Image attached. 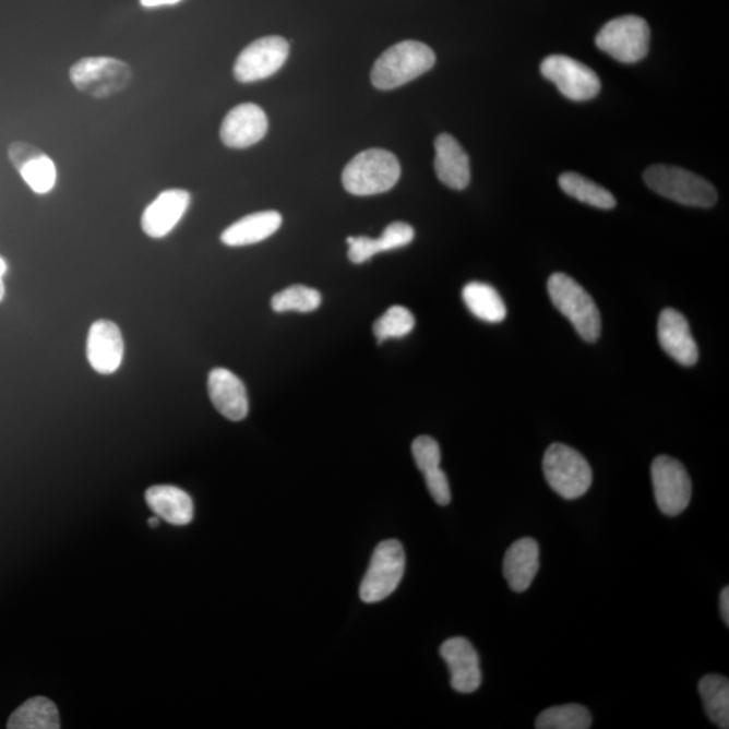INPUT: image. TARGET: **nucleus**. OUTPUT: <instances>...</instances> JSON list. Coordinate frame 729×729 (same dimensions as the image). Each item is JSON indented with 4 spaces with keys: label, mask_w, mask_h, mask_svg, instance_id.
<instances>
[{
    "label": "nucleus",
    "mask_w": 729,
    "mask_h": 729,
    "mask_svg": "<svg viewBox=\"0 0 729 729\" xmlns=\"http://www.w3.org/2000/svg\"><path fill=\"white\" fill-rule=\"evenodd\" d=\"M191 206V193L186 190H167L147 206L142 214L141 227L145 235L159 239L170 235Z\"/></svg>",
    "instance_id": "obj_14"
},
{
    "label": "nucleus",
    "mask_w": 729,
    "mask_h": 729,
    "mask_svg": "<svg viewBox=\"0 0 729 729\" xmlns=\"http://www.w3.org/2000/svg\"><path fill=\"white\" fill-rule=\"evenodd\" d=\"M596 45L612 59L635 64L648 53L650 26L637 15L619 16L601 27Z\"/></svg>",
    "instance_id": "obj_7"
},
{
    "label": "nucleus",
    "mask_w": 729,
    "mask_h": 729,
    "mask_svg": "<svg viewBox=\"0 0 729 729\" xmlns=\"http://www.w3.org/2000/svg\"><path fill=\"white\" fill-rule=\"evenodd\" d=\"M543 473L552 491L566 500L583 498L594 481V471L584 455L562 443H552L546 450Z\"/></svg>",
    "instance_id": "obj_5"
},
{
    "label": "nucleus",
    "mask_w": 729,
    "mask_h": 729,
    "mask_svg": "<svg viewBox=\"0 0 729 729\" xmlns=\"http://www.w3.org/2000/svg\"><path fill=\"white\" fill-rule=\"evenodd\" d=\"M415 327L413 312L402 306H393L374 322L373 333L379 344L393 338L407 337Z\"/></svg>",
    "instance_id": "obj_30"
},
{
    "label": "nucleus",
    "mask_w": 729,
    "mask_h": 729,
    "mask_svg": "<svg viewBox=\"0 0 729 729\" xmlns=\"http://www.w3.org/2000/svg\"><path fill=\"white\" fill-rule=\"evenodd\" d=\"M539 571V545L533 538L516 540L505 552L503 572L510 588L523 594Z\"/></svg>",
    "instance_id": "obj_20"
},
{
    "label": "nucleus",
    "mask_w": 729,
    "mask_h": 729,
    "mask_svg": "<svg viewBox=\"0 0 729 729\" xmlns=\"http://www.w3.org/2000/svg\"><path fill=\"white\" fill-rule=\"evenodd\" d=\"M5 295L3 278H0V301L3 300Z\"/></svg>",
    "instance_id": "obj_36"
},
{
    "label": "nucleus",
    "mask_w": 729,
    "mask_h": 729,
    "mask_svg": "<svg viewBox=\"0 0 729 729\" xmlns=\"http://www.w3.org/2000/svg\"><path fill=\"white\" fill-rule=\"evenodd\" d=\"M8 156L33 192L45 195L53 191L57 182L56 164L39 147L15 141L9 146Z\"/></svg>",
    "instance_id": "obj_12"
},
{
    "label": "nucleus",
    "mask_w": 729,
    "mask_h": 729,
    "mask_svg": "<svg viewBox=\"0 0 729 729\" xmlns=\"http://www.w3.org/2000/svg\"><path fill=\"white\" fill-rule=\"evenodd\" d=\"M180 2L181 0H140V3L146 9L164 8V5H174Z\"/></svg>",
    "instance_id": "obj_34"
},
{
    "label": "nucleus",
    "mask_w": 729,
    "mask_h": 729,
    "mask_svg": "<svg viewBox=\"0 0 729 729\" xmlns=\"http://www.w3.org/2000/svg\"><path fill=\"white\" fill-rule=\"evenodd\" d=\"M124 342L116 323L100 319L89 327L87 337V360L99 374H112L121 368Z\"/></svg>",
    "instance_id": "obj_15"
},
{
    "label": "nucleus",
    "mask_w": 729,
    "mask_h": 729,
    "mask_svg": "<svg viewBox=\"0 0 729 729\" xmlns=\"http://www.w3.org/2000/svg\"><path fill=\"white\" fill-rule=\"evenodd\" d=\"M463 299L468 310L478 319L488 323L503 322L506 307L498 290L489 284L473 282L466 284Z\"/></svg>",
    "instance_id": "obj_24"
},
{
    "label": "nucleus",
    "mask_w": 729,
    "mask_h": 729,
    "mask_svg": "<svg viewBox=\"0 0 729 729\" xmlns=\"http://www.w3.org/2000/svg\"><path fill=\"white\" fill-rule=\"evenodd\" d=\"M540 72L557 85L563 96L574 101L594 99L601 89L597 73L572 57L563 55L546 57L540 65Z\"/></svg>",
    "instance_id": "obj_10"
},
{
    "label": "nucleus",
    "mask_w": 729,
    "mask_h": 729,
    "mask_svg": "<svg viewBox=\"0 0 729 729\" xmlns=\"http://www.w3.org/2000/svg\"><path fill=\"white\" fill-rule=\"evenodd\" d=\"M283 225V216L277 211H260L243 216L222 232L220 241L230 248L249 247L265 241Z\"/></svg>",
    "instance_id": "obj_21"
},
{
    "label": "nucleus",
    "mask_w": 729,
    "mask_h": 729,
    "mask_svg": "<svg viewBox=\"0 0 729 729\" xmlns=\"http://www.w3.org/2000/svg\"><path fill=\"white\" fill-rule=\"evenodd\" d=\"M441 655L449 666L455 692L469 694L480 688L482 682L480 659L468 640L452 637L441 646Z\"/></svg>",
    "instance_id": "obj_17"
},
{
    "label": "nucleus",
    "mask_w": 729,
    "mask_h": 729,
    "mask_svg": "<svg viewBox=\"0 0 729 729\" xmlns=\"http://www.w3.org/2000/svg\"><path fill=\"white\" fill-rule=\"evenodd\" d=\"M415 464L421 473L441 468V447L431 437H419L413 443Z\"/></svg>",
    "instance_id": "obj_31"
},
{
    "label": "nucleus",
    "mask_w": 729,
    "mask_h": 729,
    "mask_svg": "<svg viewBox=\"0 0 729 729\" xmlns=\"http://www.w3.org/2000/svg\"><path fill=\"white\" fill-rule=\"evenodd\" d=\"M289 56V44L278 36L262 37L237 57L235 76L239 83L260 82L280 71Z\"/></svg>",
    "instance_id": "obj_11"
},
{
    "label": "nucleus",
    "mask_w": 729,
    "mask_h": 729,
    "mask_svg": "<svg viewBox=\"0 0 729 729\" xmlns=\"http://www.w3.org/2000/svg\"><path fill=\"white\" fill-rule=\"evenodd\" d=\"M720 609H721V618L725 620V623L729 625V588L722 589L721 596H720Z\"/></svg>",
    "instance_id": "obj_33"
},
{
    "label": "nucleus",
    "mask_w": 729,
    "mask_h": 729,
    "mask_svg": "<svg viewBox=\"0 0 729 729\" xmlns=\"http://www.w3.org/2000/svg\"><path fill=\"white\" fill-rule=\"evenodd\" d=\"M158 524H159V522H158L157 517H152V519L150 521V526L151 527H158Z\"/></svg>",
    "instance_id": "obj_37"
},
{
    "label": "nucleus",
    "mask_w": 729,
    "mask_h": 729,
    "mask_svg": "<svg viewBox=\"0 0 729 729\" xmlns=\"http://www.w3.org/2000/svg\"><path fill=\"white\" fill-rule=\"evenodd\" d=\"M435 61L434 50L429 45L413 39L398 43L374 62L372 83L381 91L402 87L432 70Z\"/></svg>",
    "instance_id": "obj_1"
},
{
    "label": "nucleus",
    "mask_w": 729,
    "mask_h": 729,
    "mask_svg": "<svg viewBox=\"0 0 729 729\" xmlns=\"http://www.w3.org/2000/svg\"><path fill=\"white\" fill-rule=\"evenodd\" d=\"M131 76L129 64L112 57H84L70 70L71 82L80 93L98 99L121 93Z\"/></svg>",
    "instance_id": "obj_6"
},
{
    "label": "nucleus",
    "mask_w": 729,
    "mask_h": 729,
    "mask_svg": "<svg viewBox=\"0 0 729 729\" xmlns=\"http://www.w3.org/2000/svg\"><path fill=\"white\" fill-rule=\"evenodd\" d=\"M9 729H59V710L50 700L34 697L27 700L9 719Z\"/></svg>",
    "instance_id": "obj_25"
},
{
    "label": "nucleus",
    "mask_w": 729,
    "mask_h": 729,
    "mask_svg": "<svg viewBox=\"0 0 729 729\" xmlns=\"http://www.w3.org/2000/svg\"><path fill=\"white\" fill-rule=\"evenodd\" d=\"M322 304V295L315 288L306 286H292L283 289L273 296L272 310L275 312H300L309 313L315 311Z\"/></svg>",
    "instance_id": "obj_29"
},
{
    "label": "nucleus",
    "mask_w": 729,
    "mask_h": 729,
    "mask_svg": "<svg viewBox=\"0 0 729 729\" xmlns=\"http://www.w3.org/2000/svg\"><path fill=\"white\" fill-rule=\"evenodd\" d=\"M208 395L216 411L231 421H241L249 414L247 386L229 369L215 368L208 375Z\"/></svg>",
    "instance_id": "obj_18"
},
{
    "label": "nucleus",
    "mask_w": 729,
    "mask_h": 729,
    "mask_svg": "<svg viewBox=\"0 0 729 729\" xmlns=\"http://www.w3.org/2000/svg\"><path fill=\"white\" fill-rule=\"evenodd\" d=\"M655 500L664 515L674 517L688 509L692 499V480L680 461L659 455L652 465Z\"/></svg>",
    "instance_id": "obj_9"
},
{
    "label": "nucleus",
    "mask_w": 729,
    "mask_h": 729,
    "mask_svg": "<svg viewBox=\"0 0 729 729\" xmlns=\"http://www.w3.org/2000/svg\"><path fill=\"white\" fill-rule=\"evenodd\" d=\"M555 309L569 319L575 332L586 342H596L601 334V315L594 298L565 273H554L547 283Z\"/></svg>",
    "instance_id": "obj_3"
},
{
    "label": "nucleus",
    "mask_w": 729,
    "mask_h": 729,
    "mask_svg": "<svg viewBox=\"0 0 729 729\" xmlns=\"http://www.w3.org/2000/svg\"><path fill=\"white\" fill-rule=\"evenodd\" d=\"M435 172L444 186L463 191L469 186L470 159L459 142L450 134H440L435 140Z\"/></svg>",
    "instance_id": "obj_19"
},
{
    "label": "nucleus",
    "mask_w": 729,
    "mask_h": 729,
    "mask_svg": "<svg viewBox=\"0 0 729 729\" xmlns=\"http://www.w3.org/2000/svg\"><path fill=\"white\" fill-rule=\"evenodd\" d=\"M415 238L413 226L404 222H393L383 231L380 238L369 237H349L346 239L349 244V260L352 264H363V262L373 259L375 254L390 252V250L401 249L411 243Z\"/></svg>",
    "instance_id": "obj_22"
},
{
    "label": "nucleus",
    "mask_w": 729,
    "mask_h": 729,
    "mask_svg": "<svg viewBox=\"0 0 729 729\" xmlns=\"http://www.w3.org/2000/svg\"><path fill=\"white\" fill-rule=\"evenodd\" d=\"M658 340L666 355L682 367H693L698 361V347L694 340L688 319L673 309L660 312Z\"/></svg>",
    "instance_id": "obj_16"
},
{
    "label": "nucleus",
    "mask_w": 729,
    "mask_h": 729,
    "mask_svg": "<svg viewBox=\"0 0 729 729\" xmlns=\"http://www.w3.org/2000/svg\"><path fill=\"white\" fill-rule=\"evenodd\" d=\"M5 273H8V262L0 258V278H3Z\"/></svg>",
    "instance_id": "obj_35"
},
{
    "label": "nucleus",
    "mask_w": 729,
    "mask_h": 729,
    "mask_svg": "<svg viewBox=\"0 0 729 729\" xmlns=\"http://www.w3.org/2000/svg\"><path fill=\"white\" fill-rule=\"evenodd\" d=\"M650 190L689 207L709 208L717 202L715 187L689 170L671 165H653L643 175Z\"/></svg>",
    "instance_id": "obj_4"
},
{
    "label": "nucleus",
    "mask_w": 729,
    "mask_h": 729,
    "mask_svg": "<svg viewBox=\"0 0 729 729\" xmlns=\"http://www.w3.org/2000/svg\"><path fill=\"white\" fill-rule=\"evenodd\" d=\"M535 727L538 729H588L591 727V715L585 706L579 704L552 706L538 716Z\"/></svg>",
    "instance_id": "obj_28"
},
{
    "label": "nucleus",
    "mask_w": 729,
    "mask_h": 729,
    "mask_svg": "<svg viewBox=\"0 0 729 729\" xmlns=\"http://www.w3.org/2000/svg\"><path fill=\"white\" fill-rule=\"evenodd\" d=\"M401 163L384 150L361 152L346 165L342 174L345 190L356 196H372L389 192L401 179Z\"/></svg>",
    "instance_id": "obj_2"
},
{
    "label": "nucleus",
    "mask_w": 729,
    "mask_h": 729,
    "mask_svg": "<svg viewBox=\"0 0 729 729\" xmlns=\"http://www.w3.org/2000/svg\"><path fill=\"white\" fill-rule=\"evenodd\" d=\"M406 569V554L401 542L384 540L370 560L367 574L361 583L360 597L363 602H379L397 589Z\"/></svg>",
    "instance_id": "obj_8"
},
{
    "label": "nucleus",
    "mask_w": 729,
    "mask_h": 729,
    "mask_svg": "<svg viewBox=\"0 0 729 729\" xmlns=\"http://www.w3.org/2000/svg\"><path fill=\"white\" fill-rule=\"evenodd\" d=\"M427 489L434 499L437 504L442 506L449 505L452 501V491H450V483L446 473L441 468L432 469L423 473Z\"/></svg>",
    "instance_id": "obj_32"
},
{
    "label": "nucleus",
    "mask_w": 729,
    "mask_h": 729,
    "mask_svg": "<svg viewBox=\"0 0 729 729\" xmlns=\"http://www.w3.org/2000/svg\"><path fill=\"white\" fill-rule=\"evenodd\" d=\"M700 696L709 720L719 728L729 727V681L719 674L705 676L698 683Z\"/></svg>",
    "instance_id": "obj_26"
},
{
    "label": "nucleus",
    "mask_w": 729,
    "mask_h": 729,
    "mask_svg": "<svg viewBox=\"0 0 729 729\" xmlns=\"http://www.w3.org/2000/svg\"><path fill=\"white\" fill-rule=\"evenodd\" d=\"M560 187L569 196L577 199L578 202L589 204L591 207L612 210L617 207V199L611 192L597 182L574 172L561 175Z\"/></svg>",
    "instance_id": "obj_27"
},
{
    "label": "nucleus",
    "mask_w": 729,
    "mask_h": 729,
    "mask_svg": "<svg viewBox=\"0 0 729 729\" xmlns=\"http://www.w3.org/2000/svg\"><path fill=\"white\" fill-rule=\"evenodd\" d=\"M267 117L254 104H242L227 113L220 127V140L231 150H247L259 144L267 133Z\"/></svg>",
    "instance_id": "obj_13"
},
{
    "label": "nucleus",
    "mask_w": 729,
    "mask_h": 729,
    "mask_svg": "<svg viewBox=\"0 0 729 729\" xmlns=\"http://www.w3.org/2000/svg\"><path fill=\"white\" fill-rule=\"evenodd\" d=\"M145 500L157 517L174 524L187 526L192 522L193 501L191 495L174 486H156L147 489Z\"/></svg>",
    "instance_id": "obj_23"
}]
</instances>
